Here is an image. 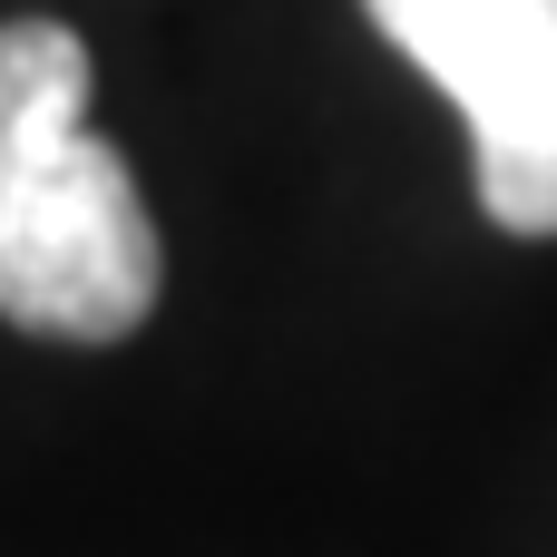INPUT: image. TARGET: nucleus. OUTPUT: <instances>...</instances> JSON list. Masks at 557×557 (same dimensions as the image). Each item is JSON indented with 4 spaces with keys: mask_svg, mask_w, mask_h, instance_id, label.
<instances>
[{
    "mask_svg": "<svg viewBox=\"0 0 557 557\" xmlns=\"http://www.w3.org/2000/svg\"><path fill=\"white\" fill-rule=\"evenodd\" d=\"M372 29L450 88L470 157L557 147V0H362Z\"/></svg>",
    "mask_w": 557,
    "mask_h": 557,
    "instance_id": "f03ea898",
    "label": "nucleus"
},
{
    "mask_svg": "<svg viewBox=\"0 0 557 557\" xmlns=\"http://www.w3.org/2000/svg\"><path fill=\"white\" fill-rule=\"evenodd\" d=\"M88 78L78 29H0V313L49 343L137 333L166 274L127 157L88 127Z\"/></svg>",
    "mask_w": 557,
    "mask_h": 557,
    "instance_id": "f257e3e1",
    "label": "nucleus"
}]
</instances>
